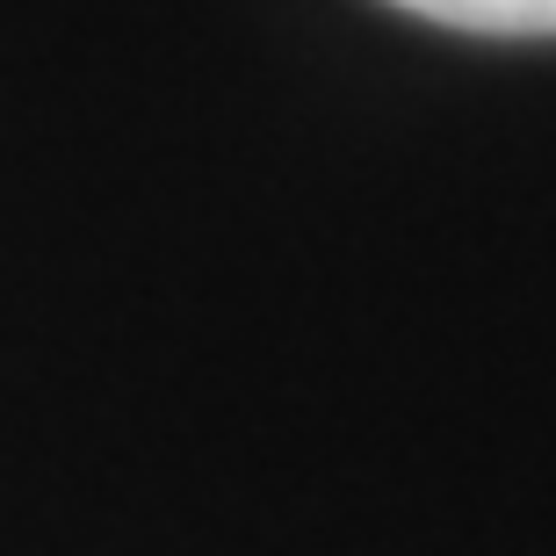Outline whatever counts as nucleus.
<instances>
[{
  "instance_id": "f257e3e1",
  "label": "nucleus",
  "mask_w": 556,
  "mask_h": 556,
  "mask_svg": "<svg viewBox=\"0 0 556 556\" xmlns=\"http://www.w3.org/2000/svg\"><path fill=\"white\" fill-rule=\"evenodd\" d=\"M391 8L470 37H556V0H391Z\"/></svg>"
}]
</instances>
